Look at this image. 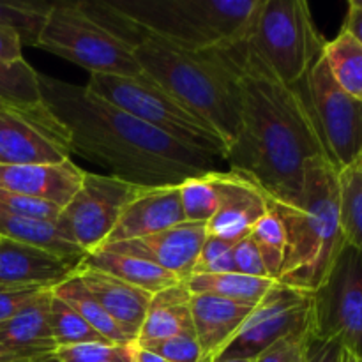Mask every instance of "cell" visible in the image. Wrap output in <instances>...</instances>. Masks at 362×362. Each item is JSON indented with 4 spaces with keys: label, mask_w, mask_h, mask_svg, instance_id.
<instances>
[{
    "label": "cell",
    "mask_w": 362,
    "mask_h": 362,
    "mask_svg": "<svg viewBox=\"0 0 362 362\" xmlns=\"http://www.w3.org/2000/svg\"><path fill=\"white\" fill-rule=\"evenodd\" d=\"M310 339L311 331L285 336L264 350L257 362H306Z\"/></svg>",
    "instance_id": "74e56055"
},
{
    "label": "cell",
    "mask_w": 362,
    "mask_h": 362,
    "mask_svg": "<svg viewBox=\"0 0 362 362\" xmlns=\"http://www.w3.org/2000/svg\"><path fill=\"white\" fill-rule=\"evenodd\" d=\"M35 48L62 57L90 74L141 73L133 48L85 14L78 2H53Z\"/></svg>",
    "instance_id": "ba28073f"
},
{
    "label": "cell",
    "mask_w": 362,
    "mask_h": 362,
    "mask_svg": "<svg viewBox=\"0 0 362 362\" xmlns=\"http://www.w3.org/2000/svg\"><path fill=\"white\" fill-rule=\"evenodd\" d=\"M37 362H59V361H57L55 356H52V357H46V359H42V361H37Z\"/></svg>",
    "instance_id": "c3c4849f"
},
{
    "label": "cell",
    "mask_w": 362,
    "mask_h": 362,
    "mask_svg": "<svg viewBox=\"0 0 362 362\" xmlns=\"http://www.w3.org/2000/svg\"><path fill=\"white\" fill-rule=\"evenodd\" d=\"M339 225L345 244L362 255V165L338 172Z\"/></svg>",
    "instance_id": "f1b7e54d"
},
{
    "label": "cell",
    "mask_w": 362,
    "mask_h": 362,
    "mask_svg": "<svg viewBox=\"0 0 362 362\" xmlns=\"http://www.w3.org/2000/svg\"><path fill=\"white\" fill-rule=\"evenodd\" d=\"M237 46L191 52L151 35H140L131 48L141 73L207 120L230 148L240 129Z\"/></svg>",
    "instance_id": "277c9868"
},
{
    "label": "cell",
    "mask_w": 362,
    "mask_h": 362,
    "mask_svg": "<svg viewBox=\"0 0 362 362\" xmlns=\"http://www.w3.org/2000/svg\"><path fill=\"white\" fill-rule=\"evenodd\" d=\"M59 299H62L64 303L69 304L92 329H94L98 334H101L103 338L108 343L113 345H134L136 338L131 336L129 332L124 331L108 313L101 308V304L90 296V292L87 290V286L83 285L78 274L74 272L71 278H67L66 281H62L60 285H57L53 288Z\"/></svg>",
    "instance_id": "484cf974"
},
{
    "label": "cell",
    "mask_w": 362,
    "mask_h": 362,
    "mask_svg": "<svg viewBox=\"0 0 362 362\" xmlns=\"http://www.w3.org/2000/svg\"><path fill=\"white\" fill-rule=\"evenodd\" d=\"M0 237L28 244V246L41 247V250L59 255V257L74 262V264H81L83 258L87 257L83 250L71 243L69 237L62 232L57 221L0 214Z\"/></svg>",
    "instance_id": "d4e9b609"
},
{
    "label": "cell",
    "mask_w": 362,
    "mask_h": 362,
    "mask_svg": "<svg viewBox=\"0 0 362 362\" xmlns=\"http://www.w3.org/2000/svg\"><path fill=\"white\" fill-rule=\"evenodd\" d=\"M0 110H9V108H7V106H6V105H4V103H2V101H0Z\"/></svg>",
    "instance_id": "681fc988"
},
{
    "label": "cell",
    "mask_w": 362,
    "mask_h": 362,
    "mask_svg": "<svg viewBox=\"0 0 362 362\" xmlns=\"http://www.w3.org/2000/svg\"><path fill=\"white\" fill-rule=\"evenodd\" d=\"M311 331V293L274 281L218 359L257 361L272 343Z\"/></svg>",
    "instance_id": "7c38bea8"
},
{
    "label": "cell",
    "mask_w": 362,
    "mask_h": 362,
    "mask_svg": "<svg viewBox=\"0 0 362 362\" xmlns=\"http://www.w3.org/2000/svg\"><path fill=\"white\" fill-rule=\"evenodd\" d=\"M0 101L9 110L30 120L55 144L69 151L64 129L42 105L39 73L27 60L16 64L0 62Z\"/></svg>",
    "instance_id": "d6986e66"
},
{
    "label": "cell",
    "mask_w": 362,
    "mask_h": 362,
    "mask_svg": "<svg viewBox=\"0 0 362 362\" xmlns=\"http://www.w3.org/2000/svg\"><path fill=\"white\" fill-rule=\"evenodd\" d=\"M23 59V42L13 28L0 27V62L16 64Z\"/></svg>",
    "instance_id": "b9f144b4"
},
{
    "label": "cell",
    "mask_w": 362,
    "mask_h": 362,
    "mask_svg": "<svg viewBox=\"0 0 362 362\" xmlns=\"http://www.w3.org/2000/svg\"><path fill=\"white\" fill-rule=\"evenodd\" d=\"M250 237L257 244L269 278L278 281L286 253V233L281 218L269 207V212L253 226Z\"/></svg>",
    "instance_id": "1f68e13d"
},
{
    "label": "cell",
    "mask_w": 362,
    "mask_h": 362,
    "mask_svg": "<svg viewBox=\"0 0 362 362\" xmlns=\"http://www.w3.org/2000/svg\"><path fill=\"white\" fill-rule=\"evenodd\" d=\"M134 362H168V361L161 359V357L154 356V354L147 352V350H144V349H140V346H138L136 361H134Z\"/></svg>",
    "instance_id": "f6af8a7d"
},
{
    "label": "cell",
    "mask_w": 362,
    "mask_h": 362,
    "mask_svg": "<svg viewBox=\"0 0 362 362\" xmlns=\"http://www.w3.org/2000/svg\"><path fill=\"white\" fill-rule=\"evenodd\" d=\"M179 191L186 221L207 225L218 211L219 204L218 189H216L214 184V172L184 180L179 186Z\"/></svg>",
    "instance_id": "d6a6232c"
},
{
    "label": "cell",
    "mask_w": 362,
    "mask_h": 362,
    "mask_svg": "<svg viewBox=\"0 0 362 362\" xmlns=\"http://www.w3.org/2000/svg\"><path fill=\"white\" fill-rule=\"evenodd\" d=\"M0 362H28V361L18 357L16 354L11 352V350L7 349L2 341H0Z\"/></svg>",
    "instance_id": "ee69618b"
},
{
    "label": "cell",
    "mask_w": 362,
    "mask_h": 362,
    "mask_svg": "<svg viewBox=\"0 0 362 362\" xmlns=\"http://www.w3.org/2000/svg\"><path fill=\"white\" fill-rule=\"evenodd\" d=\"M311 336L339 343L362 359V255L349 244L311 292Z\"/></svg>",
    "instance_id": "9c48e42d"
},
{
    "label": "cell",
    "mask_w": 362,
    "mask_h": 362,
    "mask_svg": "<svg viewBox=\"0 0 362 362\" xmlns=\"http://www.w3.org/2000/svg\"><path fill=\"white\" fill-rule=\"evenodd\" d=\"M52 290L39 296L30 306L0 324V341L13 354L28 362H37L55 356L57 345L53 341L48 322Z\"/></svg>",
    "instance_id": "7402d4cb"
},
{
    "label": "cell",
    "mask_w": 362,
    "mask_h": 362,
    "mask_svg": "<svg viewBox=\"0 0 362 362\" xmlns=\"http://www.w3.org/2000/svg\"><path fill=\"white\" fill-rule=\"evenodd\" d=\"M329 163L338 172L362 165V101L334 81L324 53L303 80Z\"/></svg>",
    "instance_id": "30bf717a"
},
{
    "label": "cell",
    "mask_w": 362,
    "mask_h": 362,
    "mask_svg": "<svg viewBox=\"0 0 362 362\" xmlns=\"http://www.w3.org/2000/svg\"><path fill=\"white\" fill-rule=\"evenodd\" d=\"M83 87L182 145L225 159L228 145L221 134L145 73L136 76L90 74Z\"/></svg>",
    "instance_id": "8992f818"
},
{
    "label": "cell",
    "mask_w": 362,
    "mask_h": 362,
    "mask_svg": "<svg viewBox=\"0 0 362 362\" xmlns=\"http://www.w3.org/2000/svg\"><path fill=\"white\" fill-rule=\"evenodd\" d=\"M184 221L179 186H138L105 246L141 239Z\"/></svg>",
    "instance_id": "9a60e30c"
},
{
    "label": "cell",
    "mask_w": 362,
    "mask_h": 362,
    "mask_svg": "<svg viewBox=\"0 0 362 362\" xmlns=\"http://www.w3.org/2000/svg\"><path fill=\"white\" fill-rule=\"evenodd\" d=\"M138 186L113 175L85 172L83 182L60 211L57 225L85 253L105 246Z\"/></svg>",
    "instance_id": "8fae6325"
},
{
    "label": "cell",
    "mask_w": 362,
    "mask_h": 362,
    "mask_svg": "<svg viewBox=\"0 0 362 362\" xmlns=\"http://www.w3.org/2000/svg\"><path fill=\"white\" fill-rule=\"evenodd\" d=\"M341 362H362V359H359L357 356H354L352 352L343 349V356H341Z\"/></svg>",
    "instance_id": "bcb514c9"
},
{
    "label": "cell",
    "mask_w": 362,
    "mask_h": 362,
    "mask_svg": "<svg viewBox=\"0 0 362 362\" xmlns=\"http://www.w3.org/2000/svg\"><path fill=\"white\" fill-rule=\"evenodd\" d=\"M184 283L193 296L209 293L247 306H257L269 288L274 285V279L225 272V274H191L189 278L184 279Z\"/></svg>",
    "instance_id": "4316f807"
},
{
    "label": "cell",
    "mask_w": 362,
    "mask_h": 362,
    "mask_svg": "<svg viewBox=\"0 0 362 362\" xmlns=\"http://www.w3.org/2000/svg\"><path fill=\"white\" fill-rule=\"evenodd\" d=\"M180 334H194L193 317H191V292L184 281L168 286L151 297L144 325L138 332L136 345L141 346Z\"/></svg>",
    "instance_id": "603a6c76"
},
{
    "label": "cell",
    "mask_w": 362,
    "mask_h": 362,
    "mask_svg": "<svg viewBox=\"0 0 362 362\" xmlns=\"http://www.w3.org/2000/svg\"><path fill=\"white\" fill-rule=\"evenodd\" d=\"M85 170L66 159L46 165H0V187L62 211L83 182Z\"/></svg>",
    "instance_id": "2e32d148"
},
{
    "label": "cell",
    "mask_w": 362,
    "mask_h": 362,
    "mask_svg": "<svg viewBox=\"0 0 362 362\" xmlns=\"http://www.w3.org/2000/svg\"><path fill=\"white\" fill-rule=\"evenodd\" d=\"M80 264L41 247L0 237V285L55 288L78 271Z\"/></svg>",
    "instance_id": "e0dca14e"
},
{
    "label": "cell",
    "mask_w": 362,
    "mask_h": 362,
    "mask_svg": "<svg viewBox=\"0 0 362 362\" xmlns=\"http://www.w3.org/2000/svg\"><path fill=\"white\" fill-rule=\"evenodd\" d=\"M218 189V211L207 223V235L239 243L269 212L264 191L250 179L235 172H214Z\"/></svg>",
    "instance_id": "5bb4252c"
},
{
    "label": "cell",
    "mask_w": 362,
    "mask_h": 362,
    "mask_svg": "<svg viewBox=\"0 0 362 362\" xmlns=\"http://www.w3.org/2000/svg\"><path fill=\"white\" fill-rule=\"evenodd\" d=\"M253 308L209 293H191V317L202 350V362H212L221 356L239 334Z\"/></svg>",
    "instance_id": "ac0fdd59"
},
{
    "label": "cell",
    "mask_w": 362,
    "mask_h": 362,
    "mask_svg": "<svg viewBox=\"0 0 362 362\" xmlns=\"http://www.w3.org/2000/svg\"><path fill=\"white\" fill-rule=\"evenodd\" d=\"M0 214L21 216V218L45 219V221H57L60 216V209L42 200L23 197L0 187Z\"/></svg>",
    "instance_id": "d590c367"
},
{
    "label": "cell",
    "mask_w": 362,
    "mask_h": 362,
    "mask_svg": "<svg viewBox=\"0 0 362 362\" xmlns=\"http://www.w3.org/2000/svg\"><path fill=\"white\" fill-rule=\"evenodd\" d=\"M212 362H257V361H251V359H216Z\"/></svg>",
    "instance_id": "7dc6e473"
},
{
    "label": "cell",
    "mask_w": 362,
    "mask_h": 362,
    "mask_svg": "<svg viewBox=\"0 0 362 362\" xmlns=\"http://www.w3.org/2000/svg\"><path fill=\"white\" fill-rule=\"evenodd\" d=\"M233 247L235 243L207 235L202 246L198 260L194 264L193 274H225L235 272L233 264Z\"/></svg>",
    "instance_id": "e575fe53"
},
{
    "label": "cell",
    "mask_w": 362,
    "mask_h": 362,
    "mask_svg": "<svg viewBox=\"0 0 362 362\" xmlns=\"http://www.w3.org/2000/svg\"><path fill=\"white\" fill-rule=\"evenodd\" d=\"M325 42L304 0H262L247 39L251 49L288 87L306 78Z\"/></svg>",
    "instance_id": "52a82bcc"
},
{
    "label": "cell",
    "mask_w": 362,
    "mask_h": 362,
    "mask_svg": "<svg viewBox=\"0 0 362 362\" xmlns=\"http://www.w3.org/2000/svg\"><path fill=\"white\" fill-rule=\"evenodd\" d=\"M324 59L336 83L352 98L362 101V45L341 28L324 46Z\"/></svg>",
    "instance_id": "83f0119b"
},
{
    "label": "cell",
    "mask_w": 362,
    "mask_h": 362,
    "mask_svg": "<svg viewBox=\"0 0 362 362\" xmlns=\"http://www.w3.org/2000/svg\"><path fill=\"white\" fill-rule=\"evenodd\" d=\"M281 218L286 253L278 283L315 292L331 271L345 239L339 225L338 170L325 158H313L304 168V191L299 205L269 200Z\"/></svg>",
    "instance_id": "5b68a950"
},
{
    "label": "cell",
    "mask_w": 362,
    "mask_h": 362,
    "mask_svg": "<svg viewBox=\"0 0 362 362\" xmlns=\"http://www.w3.org/2000/svg\"><path fill=\"white\" fill-rule=\"evenodd\" d=\"M140 349L168 362H202V350L194 334H180L175 338L152 341Z\"/></svg>",
    "instance_id": "8d00e7d4"
},
{
    "label": "cell",
    "mask_w": 362,
    "mask_h": 362,
    "mask_svg": "<svg viewBox=\"0 0 362 362\" xmlns=\"http://www.w3.org/2000/svg\"><path fill=\"white\" fill-rule=\"evenodd\" d=\"M343 30L362 45V0H350Z\"/></svg>",
    "instance_id": "7bdbcfd3"
},
{
    "label": "cell",
    "mask_w": 362,
    "mask_h": 362,
    "mask_svg": "<svg viewBox=\"0 0 362 362\" xmlns=\"http://www.w3.org/2000/svg\"><path fill=\"white\" fill-rule=\"evenodd\" d=\"M138 345H113V343H85V345L57 349L59 362H134Z\"/></svg>",
    "instance_id": "836d02e7"
},
{
    "label": "cell",
    "mask_w": 362,
    "mask_h": 362,
    "mask_svg": "<svg viewBox=\"0 0 362 362\" xmlns=\"http://www.w3.org/2000/svg\"><path fill=\"white\" fill-rule=\"evenodd\" d=\"M233 264H235V272L239 274L251 276V278H269L260 251L250 235L239 240L233 247Z\"/></svg>",
    "instance_id": "ab89813d"
},
{
    "label": "cell",
    "mask_w": 362,
    "mask_h": 362,
    "mask_svg": "<svg viewBox=\"0 0 362 362\" xmlns=\"http://www.w3.org/2000/svg\"><path fill=\"white\" fill-rule=\"evenodd\" d=\"M69 159V151L13 110H0V165H46Z\"/></svg>",
    "instance_id": "ffe728a7"
},
{
    "label": "cell",
    "mask_w": 362,
    "mask_h": 362,
    "mask_svg": "<svg viewBox=\"0 0 362 362\" xmlns=\"http://www.w3.org/2000/svg\"><path fill=\"white\" fill-rule=\"evenodd\" d=\"M80 265L113 276V278L120 279L127 285L136 286V288L144 290L151 296L180 283V279L175 274L151 264V262L105 250L88 253Z\"/></svg>",
    "instance_id": "cb8c5ba5"
},
{
    "label": "cell",
    "mask_w": 362,
    "mask_h": 362,
    "mask_svg": "<svg viewBox=\"0 0 362 362\" xmlns=\"http://www.w3.org/2000/svg\"><path fill=\"white\" fill-rule=\"evenodd\" d=\"M205 239H207L205 223L184 221L163 232L152 233L141 239L108 244L101 250L141 258L172 272L180 281H184L193 274L194 264H197Z\"/></svg>",
    "instance_id": "4fadbf2b"
},
{
    "label": "cell",
    "mask_w": 362,
    "mask_h": 362,
    "mask_svg": "<svg viewBox=\"0 0 362 362\" xmlns=\"http://www.w3.org/2000/svg\"><path fill=\"white\" fill-rule=\"evenodd\" d=\"M78 6L127 46L151 35L177 48L205 52L246 42L262 0H83Z\"/></svg>",
    "instance_id": "3957f363"
},
{
    "label": "cell",
    "mask_w": 362,
    "mask_h": 362,
    "mask_svg": "<svg viewBox=\"0 0 362 362\" xmlns=\"http://www.w3.org/2000/svg\"><path fill=\"white\" fill-rule=\"evenodd\" d=\"M48 290L52 288L34 285H0V324L16 317Z\"/></svg>",
    "instance_id": "f35d334b"
},
{
    "label": "cell",
    "mask_w": 362,
    "mask_h": 362,
    "mask_svg": "<svg viewBox=\"0 0 362 362\" xmlns=\"http://www.w3.org/2000/svg\"><path fill=\"white\" fill-rule=\"evenodd\" d=\"M39 88L42 105L64 129L69 152L134 186H180L218 172L223 161L173 140L81 85L39 73Z\"/></svg>",
    "instance_id": "7a4b0ae2"
},
{
    "label": "cell",
    "mask_w": 362,
    "mask_h": 362,
    "mask_svg": "<svg viewBox=\"0 0 362 362\" xmlns=\"http://www.w3.org/2000/svg\"><path fill=\"white\" fill-rule=\"evenodd\" d=\"M240 129L223 161L260 187L267 200L299 205L304 168L325 158L303 81L288 87L246 42L237 46Z\"/></svg>",
    "instance_id": "6da1fadb"
},
{
    "label": "cell",
    "mask_w": 362,
    "mask_h": 362,
    "mask_svg": "<svg viewBox=\"0 0 362 362\" xmlns=\"http://www.w3.org/2000/svg\"><path fill=\"white\" fill-rule=\"evenodd\" d=\"M48 322L57 349L62 346L85 345V343H108L94 331L69 304L52 292L48 310Z\"/></svg>",
    "instance_id": "f546056e"
},
{
    "label": "cell",
    "mask_w": 362,
    "mask_h": 362,
    "mask_svg": "<svg viewBox=\"0 0 362 362\" xmlns=\"http://www.w3.org/2000/svg\"><path fill=\"white\" fill-rule=\"evenodd\" d=\"M76 274L87 286L90 296L101 304L103 310L124 331H127L138 339V332L144 325L148 303H151V293L144 292L133 285H127V283L101 271L83 267V265L78 267Z\"/></svg>",
    "instance_id": "44dd1931"
},
{
    "label": "cell",
    "mask_w": 362,
    "mask_h": 362,
    "mask_svg": "<svg viewBox=\"0 0 362 362\" xmlns=\"http://www.w3.org/2000/svg\"><path fill=\"white\" fill-rule=\"evenodd\" d=\"M343 346L331 339H318L311 336L306 362H341Z\"/></svg>",
    "instance_id": "60d3db41"
},
{
    "label": "cell",
    "mask_w": 362,
    "mask_h": 362,
    "mask_svg": "<svg viewBox=\"0 0 362 362\" xmlns=\"http://www.w3.org/2000/svg\"><path fill=\"white\" fill-rule=\"evenodd\" d=\"M53 4L30 0H0V27L20 34L23 46H37L48 13Z\"/></svg>",
    "instance_id": "4dcf8cb0"
}]
</instances>
